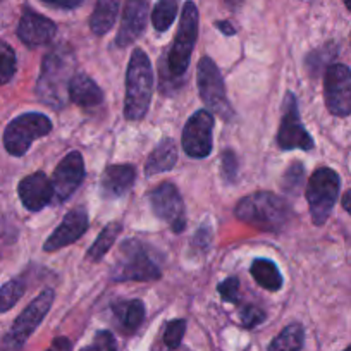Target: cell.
Instances as JSON below:
<instances>
[{
  "label": "cell",
  "instance_id": "6da1fadb",
  "mask_svg": "<svg viewBox=\"0 0 351 351\" xmlns=\"http://www.w3.org/2000/svg\"><path fill=\"white\" fill-rule=\"evenodd\" d=\"M73 52L67 47L59 45L45 56L42 62L36 95L47 106L53 109H62L66 104V95H69V83L74 76Z\"/></svg>",
  "mask_w": 351,
  "mask_h": 351
},
{
  "label": "cell",
  "instance_id": "7a4b0ae2",
  "mask_svg": "<svg viewBox=\"0 0 351 351\" xmlns=\"http://www.w3.org/2000/svg\"><path fill=\"white\" fill-rule=\"evenodd\" d=\"M236 217L263 232H278L291 219V210L281 197L269 191H256L239 200Z\"/></svg>",
  "mask_w": 351,
  "mask_h": 351
},
{
  "label": "cell",
  "instance_id": "3957f363",
  "mask_svg": "<svg viewBox=\"0 0 351 351\" xmlns=\"http://www.w3.org/2000/svg\"><path fill=\"white\" fill-rule=\"evenodd\" d=\"M154 73L150 59L141 49H136L130 59L126 74V102L124 116L128 121H141L147 114L152 100Z\"/></svg>",
  "mask_w": 351,
  "mask_h": 351
},
{
  "label": "cell",
  "instance_id": "277c9868",
  "mask_svg": "<svg viewBox=\"0 0 351 351\" xmlns=\"http://www.w3.org/2000/svg\"><path fill=\"white\" fill-rule=\"evenodd\" d=\"M339 176L332 169L320 167L310 176L308 186H306V200H308L313 224H326L339 197Z\"/></svg>",
  "mask_w": 351,
  "mask_h": 351
},
{
  "label": "cell",
  "instance_id": "5b68a950",
  "mask_svg": "<svg viewBox=\"0 0 351 351\" xmlns=\"http://www.w3.org/2000/svg\"><path fill=\"white\" fill-rule=\"evenodd\" d=\"M198 36V9L193 2H186L183 8V14L180 19V28L176 35L172 49L169 52L165 64L167 69L176 80L184 76L188 66H190L191 52L195 49Z\"/></svg>",
  "mask_w": 351,
  "mask_h": 351
},
{
  "label": "cell",
  "instance_id": "8992f818",
  "mask_svg": "<svg viewBox=\"0 0 351 351\" xmlns=\"http://www.w3.org/2000/svg\"><path fill=\"white\" fill-rule=\"evenodd\" d=\"M162 272L157 263L147 255L143 245L136 239H128L121 246V258L112 271V279L117 282L136 281L152 282L160 279Z\"/></svg>",
  "mask_w": 351,
  "mask_h": 351
},
{
  "label": "cell",
  "instance_id": "52a82bcc",
  "mask_svg": "<svg viewBox=\"0 0 351 351\" xmlns=\"http://www.w3.org/2000/svg\"><path fill=\"white\" fill-rule=\"evenodd\" d=\"M52 131V121L40 112H28L9 123L4 133V145L14 157H21L28 152L32 143L47 136Z\"/></svg>",
  "mask_w": 351,
  "mask_h": 351
},
{
  "label": "cell",
  "instance_id": "ba28073f",
  "mask_svg": "<svg viewBox=\"0 0 351 351\" xmlns=\"http://www.w3.org/2000/svg\"><path fill=\"white\" fill-rule=\"evenodd\" d=\"M197 81L200 97L205 102V106L210 110H214L224 121L231 119L232 109L228 97H226L224 80H222L221 71L217 69V66H215V62L210 57H204L198 62Z\"/></svg>",
  "mask_w": 351,
  "mask_h": 351
},
{
  "label": "cell",
  "instance_id": "9c48e42d",
  "mask_svg": "<svg viewBox=\"0 0 351 351\" xmlns=\"http://www.w3.org/2000/svg\"><path fill=\"white\" fill-rule=\"evenodd\" d=\"M326 106L332 116L346 117L351 114V71L344 64H332L324 76Z\"/></svg>",
  "mask_w": 351,
  "mask_h": 351
},
{
  "label": "cell",
  "instance_id": "30bf717a",
  "mask_svg": "<svg viewBox=\"0 0 351 351\" xmlns=\"http://www.w3.org/2000/svg\"><path fill=\"white\" fill-rule=\"evenodd\" d=\"M278 145L281 150H312L313 140L302 124L298 112V102L293 93H286L285 97V112H282L281 128L278 133Z\"/></svg>",
  "mask_w": 351,
  "mask_h": 351
},
{
  "label": "cell",
  "instance_id": "8fae6325",
  "mask_svg": "<svg viewBox=\"0 0 351 351\" xmlns=\"http://www.w3.org/2000/svg\"><path fill=\"white\" fill-rule=\"evenodd\" d=\"M150 200L152 210L171 226L174 232H183L186 228V214H184V204L181 198L180 191L172 183H162L158 184L155 190L150 191L148 195Z\"/></svg>",
  "mask_w": 351,
  "mask_h": 351
},
{
  "label": "cell",
  "instance_id": "7c38bea8",
  "mask_svg": "<svg viewBox=\"0 0 351 351\" xmlns=\"http://www.w3.org/2000/svg\"><path fill=\"white\" fill-rule=\"evenodd\" d=\"M56 293L53 289H45L40 293L25 310L21 315L16 319L14 326H12L11 332L8 336V343H11L14 348L23 346L28 341V337L35 332L36 327L42 324L45 315L49 313L50 306H52Z\"/></svg>",
  "mask_w": 351,
  "mask_h": 351
},
{
  "label": "cell",
  "instance_id": "4fadbf2b",
  "mask_svg": "<svg viewBox=\"0 0 351 351\" xmlns=\"http://www.w3.org/2000/svg\"><path fill=\"white\" fill-rule=\"evenodd\" d=\"M214 117L208 110H198L186 121L183 130V148L193 158H205L212 152Z\"/></svg>",
  "mask_w": 351,
  "mask_h": 351
},
{
  "label": "cell",
  "instance_id": "5bb4252c",
  "mask_svg": "<svg viewBox=\"0 0 351 351\" xmlns=\"http://www.w3.org/2000/svg\"><path fill=\"white\" fill-rule=\"evenodd\" d=\"M84 178V162L83 155L80 152H71L69 155L62 158L59 165L53 171L52 186H53V200L57 204L67 200L74 191L77 190Z\"/></svg>",
  "mask_w": 351,
  "mask_h": 351
},
{
  "label": "cell",
  "instance_id": "9a60e30c",
  "mask_svg": "<svg viewBox=\"0 0 351 351\" xmlns=\"http://www.w3.org/2000/svg\"><path fill=\"white\" fill-rule=\"evenodd\" d=\"M148 18V0H126L123 9V19L117 33L116 45L124 49L136 42L145 32Z\"/></svg>",
  "mask_w": 351,
  "mask_h": 351
},
{
  "label": "cell",
  "instance_id": "2e32d148",
  "mask_svg": "<svg viewBox=\"0 0 351 351\" xmlns=\"http://www.w3.org/2000/svg\"><path fill=\"white\" fill-rule=\"evenodd\" d=\"M88 229V214L84 208H74L69 214L64 217V221L60 222L59 228L50 234V238L47 239L43 250L45 252H57L60 248H66V246L73 245L74 241L81 238L84 234V231Z\"/></svg>",
  "mask_w": 351,
  "mask_h": 351
},
{
  "label": "cell",
  "instance_id": "e0dca14e",
  "mask_svg": "<svg viewBox=\"0 0 351 351\" xmlns=\"http://www.w3.org/2000/svg\"><path fill=\"white\" fill-rule=\"evenodd\" d=\"M56 25L49 18L36 14L29 9H26L18 26V36L29 49H36V47H43L50 43L56 36Z\"/></svg>",
  "mask_w": 351,
  "mask_h": 351
},
{
  "label": "cell",
  "instance_id": "ac0fdd59",
  "mask_svg": "<svg viewBox=\"0 0 351 351\" xmlns=\"http://www.w3.org/2000/svg\"><path fill=\"white\" fill-rule=\"evenodd\" d=\"M19 198L28 210L38 212L53 200V186L43 172H35L19 183Z\"/></svg>",
  "mask_w": 351,
  "mask_h": 351
},
{
  "label": "cell",
  "instance_id": "d6986e66",
  "mask_svg": "<svg viewBox=\"0 0 351 351\" xmlns=\"http://www.w3.org/2000/svg\"><path fill=\"white\" fill-rule=\"evenodd\" d=\"M134 180H136V171H134L133 165H109L102 176L104 195L109 198L123 197L133 186Z\"/></svg>",
  "mask_w": 351,
  "mask_h": 351
},
{
  "label": "cell",
  "instance_id": "ffe728a7",
  "mask_svg": "<svg viewBox=\"0 0 351 351\" xmlns=\"http://www.w3.org/2000/svg\"><path fill=\"white\" fill-rule=\"evenodd\" d=\"M69 99L83 109L99 107L104 100V93L99 84L86 74H74L69 83Z\"/></svg>",
  "mask_w": 351,
  "mask_h": 351
},
{
  "label": "cell",
  "instance_id": "44dd1931",
  "mask_svg": "<svg viewBox=\"0 0 351 351\" xmlns=\"http://www.w3.org/2000/svg\"><path fill=\"white\" fill-rule=\"evenodd\" d=\"M178 162V150H176V143L171 138H164L158 141L157 147L147 158V165H145V172L148 176L160 174V172L171 171Z\"/></svg>",
  "mask_w": 351,
  "mask_h": 351
},
{
  "label": "cell",
  "instance_id": "7402d4cb",
  "mask_svg": "<svg viewBox=\"0 0 351 351\" xmlns=\"http://www.w3.org/2000/svg\"><path fill=\"white\" fill-rule=\"evenodd\" d=\"M119 12V0H99L90 18V28L95 35L102 36L110 32Z\"/></svg>",
  "mask_w": 351,
  "mask_h": 351
},
{
  "label": "cell",
  "instance_id": "603a6c76",
  "mask_svg": "<svg viewBox=\"0 0 351 351\" xmlns=\"http://www.w3.org/2000/svg\"><path fill=\"white\" fill-rule=\"evenodd\" d=\"M250 272H252L253 279L267 291H279L282 288V276L272 260L256 258L252 263Z\"/></svg>",
  "mask_w": 351,
  "mask_h": 351
},
{
  "label": "cell",
  "instance_id": "cb8c5ba5",
  "mask_svg": "<svg viewBox=\"0 0 351 351\" xmlns=\"http://www.w3.org/2000/svg\"><path fill=\"white\" fill-rule=\"evenodd\" d=\"M117 320L126 332H133L141 326L145 319V305L141 300H131V302H121L114 305Z\"/></svg>",
  "mask_w": 351,
  "mask_h": 351
},
{
  "label": "cell",
  "instance_id": "d4e9b609",
  "mask_svg": "<svg viewBox=\"0 0 351 351\" xmlns=\"http://www.w3.org/2000/svg\"><path fill=\"white\" fill-rule=\"evenodd\" d=\"M121 229H123L121 222H110V224H107L99 234V238L93 241V245L86 252V258L92 260V262H100L104 258V255L112 248Z\"/></svg>",
  "mask_w": 351,
  "mask_h": 351
},
{
  "label": "cell",
  "instance_id": "484cf974",
  "mask_svg": "<svg viewBox=\"0 0 351 351\" xmlns=\"http://www.w3.org/2000/svg\"><path fill=\"white\" fill-rule=\"evenodd\" d=\"M305 332L300 324H291L285 327L278 337L271 343L269 351H302Z\"/></svg>",
  "mask_w": 351,
  "mask_h": 351
},
{
  "label": "cell",
  "instance_id": "4316f807",
  "mask_svg": "<svg viewBox=\"0 0 351 351\" xmlns=\"http://www.w3.org/2000/svg\"><path fill=\"white\" fill-rule=\"evenodd\" d=\"M178 2L176 0H158L152 12V25L157 32H167L176 19Z\"/></svg>",
  "mask_w": 351,
  "mask_h": 351
},
{
  "label": "cell",
  "instance_id": "83f0119b",
  "mask_svg": "<svg viewBox=\"0 0 351 351\" xmlns=\"http://www.w3.org/2000/svg\"><path fill=\"white\" fill-rule=\"evenodd\" d=\"M25 291V282L19 281V279H12V281L5 282V285L0 288V313L11 310L12 306L21 300Z\"/></svg>",
  "mask_w": 351,
  "mask_h": 351
},
{
  "label": "cell",
  "instance_id": "f1b7e54d",
  "mask_svg": "<svg viewBox=\"0 0 351 351\" xmlns=\"http://www.w3.org/2000/svg\"><path fill=\"white\" fill-rule=\"evenodd\" d=\"M303 181H305V167H303L302 162H293L288 171L285 172V178H282V190L296 197L302 190Z\"/></svg>",
  "mask_w": 351,
  "mask_h": 351
},
{
  "label": "cell",
  "instance_id": "f546056e",
  "mask_svg": "<svg viewBox=\"0 0 351 351\" xmlns=\"http://www.w3.org/2000/svg\"><path fill=\"white\" fill-rule=\"evenodd\" d=\"M16 73V53L11 45L0 42V84H5L12 80Z\"/></svg>",
  "mask_w": 351,
  "mask_h": 351
},
{
  "label": "cell",
  "instance_id": "4dcf8cb0",
  "mask_svg": "<svg viewBox=\"0 0 351 351\" xmlns=\"http://www.w3.org/2000/svg\"><path fill=\"white\" fill-rule=\"evenodd\" d=\"M184 332H186V320L178 319V320H171L165 327L164 332V343L167 344L169 348H178L183 341Z\"/></svg>",
  "mask_w": 351,
  "mask_h": 351
},
{
  "label": "cell",
  "instance_id": "1f68e13d",
  "mask_svg": "<svg viewBox=\"0 0 351 351\" xmlns=\"http://www.w3.org/2000/svg\"><path fill=\"white\" fill-rule=\"evenodd\" d=\"M239 317H241V324L246 327V329H253L255 326L262 324L267 315H265V312H263L262 308H258V306L246 305L241 308Z\"/></svg>",
  "mask_w": 351,
  "mask_h": 351
},
{
  "label": "cell",
  "instance_id": "d6a6232c",
  "mask_svg": "<svg viewBox=\"0 0 351 351\" xmlns=\"http://www.w3.org/2000/svg\"><path fill=\"white\" fill-rule=\"evenodd\" d=\"M219 295L222 300L228 303H238V293H239V281L238 278H229L222 281L217 288Z\"/></svg>",
  "mask_w": 351,
  "mask_h": 351
},
{
  "label": "cell",
  "instance_id": "836d02e7",
  "mask_svg": "<svg viewBox=\"0 0 351 351\" xmlns=\"http://www.w3.org/2000/svg\"><path fill=\"white\" fill-rule=\"evenodd\" d=\"M221 167H222V174H224L226 180L228 181L236 180V174H238V158H236L234 152L226 150L224 154H222Z\"/></svg>",
  "mask_w": 351,
  "mask_h": 351
},
{
  "label": "cell",
  "instance_id": "e575fe53",
  "mask_svg": "<svg viewBox=\"0 0 351 351\" xmlns=\"http://www.w3.org/2000/svg\"><path fill=\"white\" fill-rule=\"evenodd\" d=\"M93 350L95 351H117L116 339L109 330H100L95 336V343H93Z\"/></svg>",
  "mask_w": 351,
  "mask_h": 351
},
{
  "label": "cell",
  "instance_id": "d590c367",
  "mask_svg": "<svg viewBox=\"0 0 351 351\" xmlns=\"http://www.w3.org/2000/svg\"><path fill=\"white\" fill-rule=\"evenodd\" d=\"M40 2L57 9H76L83 4L84 0H40Z\"/></svg>",
  "mask_w": 351,
  "mask_h": 351
},
{
  "label": "cell",
  "instance_id": "8d00e7d4",
  "mask_svg": "<svg viewBox=\"0 0 351 351\" xmlns=\"http://www.w3.org/2000/svg\"><path fill=\"white\" fill-rule=\"evenodd\" d=\"M49 351H71V343L66 337H59V339L53 341V344L50 346Z\"/></svg>",
  "mask_w": 351,
  "mask_h": 351
},
{
  "label": "cell",
  "instance_id": "74e56055",
  "mask_svg": "<svg viewBox=\"0 0 351 351\" xmlns=\"http://www.w3.org/2000/svg\"><path fill=\"white\" fill-rule=\"evenodd\" d=\"M215 28L221 29V32L224 33L226 36H231V35H234V33H236L234 26H232L229 21H217V23H215Z\"/></svg>",
  "mask_w": 351,
  "mask_h": 351
},
{
  "label": "cell",
  "instance_id": "f35d334b",
  "mask_svg": "<svg viewBox=\"0 0 351 351\" xmlns=\"http://www.w3.org/2000/svg\"><path fill=\"white\" fill-rule=\"evenodd\" d=\"M341 204H343V208H344V210H346L348 214H351V190H350V191H346V193H344L343 202H341Z\"/></svg>",
  "mask_w": 351,
  "mask_h": 351
},
{
  "label": "cell",
  "instance_id": "ab89813d",
  "mask_svg": "<svg viewBox=\"0 0 351 351\" xmlns=\"http://www.w3.org/2000/svg\"><path fill=\"white\" fill-rule=\"evenodd\" d=\"M344 5L348 8V11H351V0H344Z\"/></svg>",
  "mask_w": 351,
  "mask_h": 351
},
{
  "label": "cell",
  "instance_id": "60d3db41",
  "mask_svg": "<svg viewBox=\"0 0 351 351\" xmlns=\"http://www.w3.org/2000/svg\"><path fill=\"white\" fill-rule=\"evenodd\" d=\"M81 351H95V350H93V346H86V348H83Z\"/></svg>",
  "mask_w": 351,
  "mask_h": 351
},
{
  "label": "cell",
  "instance_id": "b9f144b4",
  "mask_svg": "<svg viewBox=\"0 0 351 351\" xmlns=\"http://www.w3.org/2000/svg\"><path fill=\"white\" fill-rule=\"evenodd\" d=\"M344 351H351V346H348V348H346V350H344Z\"/></svg>",
  "mask_w": 351,
  "mask_h": 351
},
{
  "label": "cell",
  "instance_id": "7bdbcfd3",
  "mask_svg": "<svg viewBox=\"0 0 351 351\" xmlns=\"http://www.w3.org/2000/svg\"><path fill=\"white\" fill-rule=\"evenodd\" d=\"M0 351H4V350H0Z\"/></svg>",
  "mask_w": 351,
  "mask_h": 351
}]
</instances>
